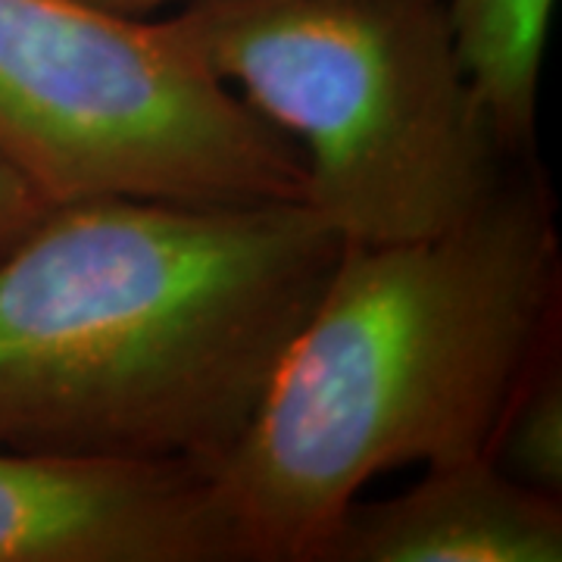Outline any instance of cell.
I'll return each instance as SVG.
<instances>
[{"label":"cell","mask_w":562,"mask_h":562,"mask_svg":"<svg viewBox=\"0 0 562 562\" xmlns=\"http://www.w3.org/2000/svg\"><path fill=\"white\" fill-rule=\"evenodd\" d=\"M0 562H250L213 469L0 443Z\"/></svg>","instance_id":"5b68a950"},{"label":"cell","mask_w":562,"mask_h":562,"mask_svg":"<svg viewBox=\"0 0 562 562\" xmlns=\"http://www.w3.org/2000/svg\"><path fill=\"white\" fill-rule=\"evenodd\" d=\"M557 0H447L460 60L491 113L506 154L535 135L538 85Z\"/></svg>","instance_id":"52a82bcc"},{"label":"cell","mask_w":562,"mask_h":562,"mask_svg":"<svg viewBox=\"0 0 562 562\" xmlns=\"http://www.w3.org/2000/svg\"><path fill=\"white\" fill-rule=\"evenodd\" d=\"M0 154L50 203L303 201L294 140L222 85L172 20L0 0Z\"/></svg>","instance_id":"277c9868"},{"label":"cell","mask_w":562,"mask_h":562,"mask_svg":"<svg viewBox=\"0 0 562 562\" xmlns=\"http://www.w3.org/2000/svg\"><path fill=\"white\" fill-rule=\"evenodd\" d=\"M494 460L547 497H562V369L560 341L550 344L519 384L503 416Z\"/></svg>","instance_id":"ba28073f"},{"label":"cell","mask_w":562,"mask_h":562,"mask_svg":"<svg viewBox=\"0 0 562 562\" xmlns=\"http://www.w3.org/2000/svg\"><path fill=\"white\" fill-rule=\"evenodd\" d=\"M560 338V235L541 179L506 176L438 235L341 244L213 482L250 562H313L366 484L494 453Z\"/></svg>","instance_id":"7a4b0ae2"},{"label":"cell","mask_w":562,"mask_h":562,"mask_svg":"<svg viewBox=\"0 0 562 562\" xmlns=\"http://www.w3.org/2000/svg\"><path fill=\"white\" fill-rule=\"evenodd\" d=\"M338 250L303 201L50 203L0 254V443L213 469Z\"/></svg>","instance_id":"6da1fadb"},{"label":"cell","mask_w":562,"mask_h":562,"mask_svg":"<svg viewBox=\"0 0 562 562\" xmlns=\"http://www.w3.org/2000/svg\"><path fill=\"white\" fill-rule=\"evenodd\" d=\"M50 201L0 154V254L41 220Z\"/></svg>","instance_id":"9c48e42d"},{"label":"cell","mask_w":562,"mask_h":562,"mask_svg":"<svg viewBox=\"0 0 562 562\" xmlns=\"http://www.w3.org/2000/svg\"><path fill=\"white\" fill-rule=\"evenodd\" d=\"M562 503L516 482L494 453L425 465L387 501H357L313 562H560Z\"/></svg>","instance_id":"8992f818"},{"label":"cell","mask_w":562,"mask_h":562,"mask_svg":"<svg viewBox=\"0 0 562 562\" xmlns=\"http://www.w3.org/2000/svg\"><path fill=\"white\" fill-rule=\"evenodd\" d=\"M172 22L294 140L303 203L341 244L438 235L506 179L447 0H188Z\"/></svg>","instance_id":"3957f363"},{"label":"cell","mask_w":562,"mask_h":562,"mask_svg":"<svg viewBox=\"0 0 562 562\" xmlns=\"http://www.w3.org/2000/svg\"><path fill=\"white\" fill-rule=\"evenodd\" d=\"M91 3L116 10V13H128V16H147V13L160 10L166 3H176V0H91ZM179 3H188V0H179Z\"/></svg>","instance_id":"30bf717a"}]
</instances>
